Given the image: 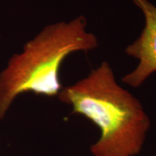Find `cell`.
I'll list each match as a JSON object with an SVG mask.
<instances>
[{
  "label": "cell",
  "instance_id": "obj_4",
  "mask_svg": "<svg viewBox=\"0 0 156 156\" xmlns=\"http://www.w3.org/2000/svg\"><path fill=\"white\" fill-rule=\"evenodd\" d=\"M155 156H156V155H155Z\"/></svg>",
  "mask_w": 156,
  "mask_h": 156
},
{
  "label": "cell",
  "instance_id": "obj_2",
  "mask_svg": "<svg viewBox=\"0 0 156 156\" xmlns=\"http://www.w3.org/2000/svg\"><path fill=\"white\" fill-rule=\"evenodd\" d=\"M81 15L69 22L47 25L10 58L0 73V119H3L17 95L31 92L58 95L62 85L59 72L69 54L88 51L98 46L97 37L86 30Z\"/></svg>",
  "mask_w": 156,
  "mask_h": 156
},
{
  "label": "cell",
  "instance_id": "obj_1",
  "mask_svg": "<svg viewBox=\"0 0 156 156\" xmlns=\"http://www.w3.org/2000/svg\"><path fill=\"white\" fill-rule=\"evenodd\" d=\"M58 98L73 114L95 124L101 135L91 146L93 156H134L141 151L151 121L141 103L116 83L108 62L62 89Z\"/></svg>",
  "mask_w": 156,
  "mask_h": 156
},
{
  "label": "cell",
  "instance_id": "obj_3",
  "mask_svg": "<svg viewBox=\"0 0 156 156\" xmlns=\"http://www.w3.org/2000/svg\"><path fill=\"white\" fill-rule=\"evenodd\" d=\"M145 16V27L135 41L125 51L139 61L136 67L122 78V82L138 87L152 74L156 73V7L148 0H132Z\"/></svg>",
  "mask_w": 156,
  "mask_h": 156
}]
</instances>
